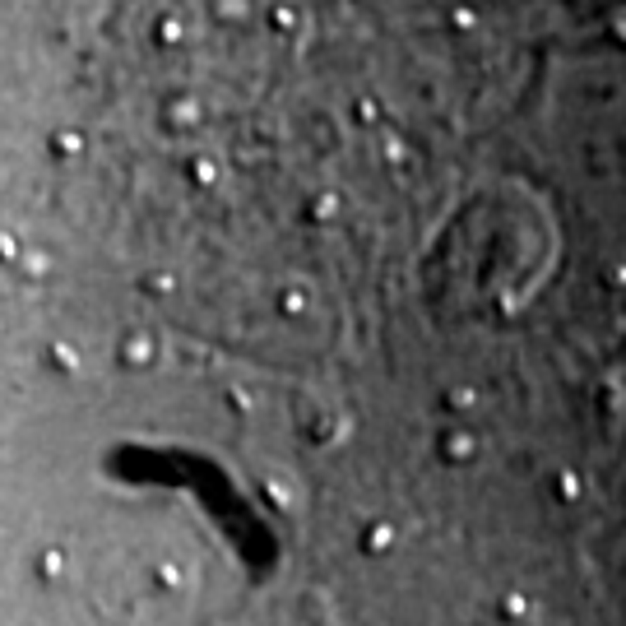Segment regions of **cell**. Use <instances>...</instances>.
Instances as JSON below:
<instances>
[{"instance_id":"3957f363","label":"cell","mask_w":626,"mask_h":626,"mask_svg":"<svg viewBox=\"0 0 626 626\" xmlns=\"http://www.w3.org/2000/svg\"><path fill=\"white\" fill-rule=\"evenodd\" d=\"M446 455L450 459H469L473 455V437H469V432H450V437H446Z\"/></svg>"},{"instance_id":"6da1fadb","label":"cell","mask_w":626,"mask_h":626,"mask_svg":"<svg viewBox=\"0 0 626 626\" xmlns=\"http://www.w3.org/2000/svg\"><path fill=\"white\" fill-rule=\"evenodd\" d=\"M121 362H130V367H144V362H154V339H149V334H125Z\"/></svg>"},{"instance_id":"30bf717a","label":"cell","mask_w":626,"mask_h":626,"mask_svg":"<svg viewBox=\"0 0 626 626\" xmlns=\"http://www.w3.org/2000/svg\"><path fill=\"white\" fill-rule=\"evenodd\" d=\"M501 608H506V617H511V622H520V617H525V599H520V594H506V599H501Z\"/></svg>"},{"instance_id":"5b68a950","label":"cell","mask_w":626,"mask_h":626,"mask_svg":"<svg viewBox=\"0 0 626 626\" xmlns=\"http://www.w3.org/2000/svg\"><path fill=\"white\" fill-rule=\"evenodd\" d=\"M190 177L200 181V186H209V181L218 177V163H213V158H195V163H190Z\"/></svg>"},{"instance_id":"277c9868","label":"cell","mask_w":626,"mask_h":626,"mask_svg":"<svg viewBox=\"0 0 626 626\" xmlns=\"http://www.w3.org/2000/svg\"><path fill=\"white\" fill-rule=\"evenodd\" d=\"M334 209H339V195L334 190H320L311 200V218H334Z\"/></svg>"},{"instance_id":"9c48e42d","label":"cell","mask_w":626,"mask_h":626,"mask_svg":"<svg viewBox=\"0 0 626 626\" xmlns=\"http://www.w3.org/2000/svg\"><path fill=\"white\" fill-rule=\"evenodd\" d=\"M177 37H181V19H172V14H168V19L158 23V42H177Z\"/></svg>"},{"instance_id":"ba28073f","label":"cell","mask_w":626,"mask_h":626,"mask_svg":"<svg viewBox=\"0 0 626 626\" xmlns=\"http://www.w3.org/2000/svg\"><path fill=\"white\" fill-rule=\"evenodd\" d=\"M279 306H283V311H288V315H297V311H302V306H306V292L288 288V292H283V297H279Z\"/></svg>"},{"instance_id":"8992f818","label":"cell","mask_w":626,"mask_h":626,"mask_svg":"<svg viewBox=\"0 0 626 626\" xmlns=\"http://www.w3.org/2000/svg\"><path fill=\"white\" fill-rule=\"evenodd\" d=\"M61 570H65V552H61V548L42 552V575H46V580H56Z\"/></svg>"},{"instance_id":"8fae6325","label":"cell","mask_w":626,"mask_h":626,"mask_svg":"<svg viewBox=\"0 0 626 626\" xmlns=\"http://www.w3.org/2000/svg\"><path fill=\"white\" fill-rule=\"evenodd\" d=\"M580 487L584 482L575 478V473H561V496H580Z\"/></svg>"},{"instance_id":"52a82bcc","label":"cell","mask_w":626,"mask_h":626,"mask_svg":"<svg viewBox=\"0 0 626 626\" xmlns=\"http://www.w3.org/2000/svg\"><path fill=\"white\" fill-rule=\"evenodd\" d=\"M172 288H177V279H172V274H163V269L144 279V292H172Z\"/></svg>"},{"instance_id":"4fadbf2b","label":"cell","mask_w":626,"mask_h":626,"mask_svg":"<svg viewBox=\"0 0 626 626\" xmlns=\"http://www.w3.org/2000/svg\"><path fill=\"white\" fill-rule=\"evenodd\" d=\"M274 28H292V10H274Z\"/></svg>"},{"instance_id":"7a4b0ae2","label":"cell","mask_w":626,"mask_h":626,"mask_svg":"<svg viewBox=\"0 0 626 626\" xmlns=\"http://www.w3.org/2000/svg\"><path fill=\"white\" fill-rule=\"evenodd\" d=\"M362 548H367V552H385V548H394V525H385V520H380V525H371V529H367V538H362Z\"/></svg>"},{"instance_id":"7c38bea8","label":"cell","mask_w":626,"mask_h":626,"mask_svg":"<svg viewBox=\"0 0 626 626\" xmlns=\"http://www.w3.org/2000/svg\"><path fill=\"white\" fill-rule=\"evenodd\" d=\"M450 403H455V408H469V403H473V390H450Z\"/></svg>"}]
</instances>
